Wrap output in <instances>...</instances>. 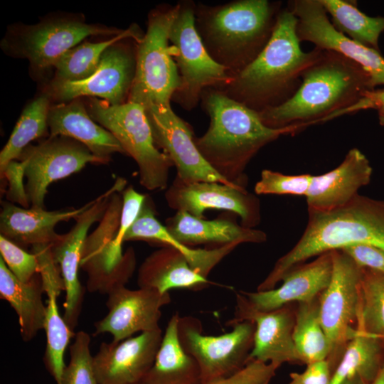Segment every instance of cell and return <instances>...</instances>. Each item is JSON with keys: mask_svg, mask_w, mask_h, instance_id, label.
I'll return each mask as SVG.
<instances>
[{"mask_svg": "<svg viewBox=\"0 0 384 384\" xmlns=\"http://www.w3.org/2000/svg\"><path fill=\"white\" fill-rule=\"evenodd\" d=\"M375 87L370 74L357 63L323 50L305 70L300 87L289 100L258 114L270 128L300 126L306 129L340 117Z\"/></svg>", "mask_w": 384, "mask_h": 384, "instance_id": "1", "label": "cell"}, {"mask_svg": "<svg viewBox=\"0 0 384 384\" xmlns=\"http://www.w3.org/2000/svg\"><path fill=\"white\" fill-rule=\"evenodd\" d=\"M201 103L210 121L206 133L195 138L196 145L221 176L240 188H246L245 171L262 148L281 136L304 129L300 126L270 128L262 122L258 112L219 89H206Z\"/></svg>", "mask_w": 384, "mask_h": 384, "instance_id": "2", "label": "cell"}, {"mask_svg": "<svg viewBox=\"0 0 384 384\" xmlns=\"http://www.w3.org/2000/svg\"><path fill=\"white\" fill-rule=\"evenodd\" d=\"M297 21L287 6L282 8L267 46L221 90L258 113L289 100L300 87L305 70L323 51L317 48L309 52L302 50Z\"/></svg>", "mask_w": 384, "mask_h": 384, "instance_id": "3", "label": "cell"}, {"mask_svg": "<svg viewBox=\"0 0 384 384\" xmlns=\"http://www.w3.org/2000/svg\"><path fill=\"white\" fill-rule=\"evenodd\" d=\"M281 1L236 0L196 3L195 27L212 58L232 77L248 66L270 40Z\"/></svg>", "mask_w": 384, "mask_h": 384, "instance_id": "4", "label": "cell"}, {"mask_svg": "<svg viewBox=\"0 0 384 384\" xmlns=\"http://www.w3.org/2000/svg\"><path fill=\"white\" fill-rule=\"evenodd\" d=\"M355 245H368L384 250L383 201L358 193L338 209L309 213L299 240L277 260L257 289H272L288 272L310 258Z\"/></svg>", "mask_w": 384, "mask_h": 384, "instance_id": "5", "label": "cell"}, {"mask_svg": "<svg viewBox=\"0 0 384 384\" xmlns=\"http://www.w3.org/2000/svg\"><path fill=\"white\" fill-rule=\"evenodd\" d=\"M124 30L86 23L82 15L55 14L36 24L8 26L0 45L5 54L28 60L31 70L36 75H42L53 67L66 51L87 37H112Z\"/></svg>", "mask_w": 384, "mask_h": 384, "instance_id": "6", "label": "cell"}, {"mask_svg": "<svg viewBox=\"0 0 384 384\" xmlns=\"http://www.w3.org/2000/svg\"><path fill=\"white\" fill-rule=\"evenodd\" d=\"M85 105L92 119L108 130L125 154L135 161L140 184L149 191L165 189L174 166L156 147L144 107L132 102L112 105L97 97H88Z\"/></svg>", "mask_w": 384, "mask_h": 384, "instance_id": "7", "label": "cell"}, {"mask_svg": "<svg viewBox=\"0 0 384 384\" xmlns=\"http://www.w3.org/2000/svg\"><path fill=\"white\" fill-rule=\"evenodd\" d=\"M177 11L178 4H164L149 12L146 31L137 43L135 76L127 102L144 108L171 105L180 85L169 41L170 29Z\"/></svg>", "mask_w": 384, "mask_h": 384, "instance_id": "8", "label": "cell"}, {"mask_svg": "<svg viewBox=\"0 0 384 384\" xmlns=\"http://www.w3.org/2000/svg\"><path fill=\"white\" fill-rule=\"evenodd\" d=\"M177 4L169 41L180 85L171 100L191 111L201 102L206 89H223L231 81L232 75L212 58L203 45L195 27L196 3L184 0Z\"/></svg>", "mask_w": 384, "mask_h": 384, "instance_id": "9", "label": "cell"}, {"mask_svg": "<svg viewBox=\"0 0 384 384\" xmlns=\"http://www.w3.org/2000/svg\"><path fill=\"white\" fill-rule=\"evenodd\" d=\"M330 282L319 296L320 319L329 344L326 358L334 373L358 325L362 267L342 250H332Z\"/></svg>", "mask_w": 384, "mask_h": 384, "instance_id": "10", "label": "cell"}, {"mask_svg": "<svg viewBox=\"0 0 384 384\" xmlns=\"http://www.w3.org/2000/svg\"><path fill=\"white\" fill-rule=\"evenodd\" d=\"M230 326L233 329L228 333L206 335L198 318L179 317V342L198 364L202 384L230 376L242 369L249 361L253 347L255 323L245 320Z\"/></svg>", "mask_w": 384, "mask_h": 384, "instance_id": "11", "label": "cell"}, {"mask_svg": "<svg viewBox=\"0 0 384 384\" xmlns=\"http://www.w3.org/2000/svg\"><path fill=\"white\" fill-rule=\"evenodd\" d=\"M122 206V195L114 192L97 226L85 240L80 266L87 274L86 287L90 293L108 294L125 286L135 270L134 248L130 247L123 252L111 245L119 227Z\"/></svg>", "mask_w": 384, "mask_h": 384, "instance_id": "12", "label": "cell"}, {"mask_svg": "<svg viewBox=\"0 0 384 384\" xmlns=\"http://www.w3.org/2000/svg\"><path fill=\"white\" fill-rule=\"evenodd\" d=\"M26 178L24 188L32 208H44L48 188L82 169L87 164H105L82 143L63 136H49L28 145L17 159Z\"/></svg>", "mask_w": 384, "mask_h": 384, "instance_id": "13", "label": "cell"}, {"mask_svg": "<svg viewBox=\"0 0 384 384\" xmlns=\"http://www.w3.org/2000/svg\"><path fill=\"white\" fill-rule=\"evenodd\" d=\"M138 42L129 38L111 45L92 76L77 82L50 80L43 93L57 103L83 97L101 98L112 105L127 102L135 76Z\"/></svg>", "mask_w": 384, "mask_h": 384, "instance_id": "14", "label": "cell"}, {"mask_svg": "<svg viewBox=\"0 0 384 384\" xmlns=\"http://www.w3.org/2000/svg\"><path fill=\"white\" fill-rule=\"evenodd\" d=\"M126 185L125 178H117L112 187L91 201L89 206L74 218L75 223L70 231L61 235L60 238L51 245L52 254L65 285L63 317L73 331L78 325L83 301L84 289L78 272L85 240L92 225L102 218L110 196L114 192H122Z\"/></svg>", "mask_w": 384, "mask_h": 384, "instance_id": "15", "label": "cell"}, {"mask_svg": "<svg viewBox=\"0 0 384 384\" xmlns=\"http://www.w3.org/2000/svg\"><path fill=\"white\" fill-rule=\"evenodd\" d=\"M144 109L154 142L173 161L177 178L186 183L208 181L235 186L204 159L196 145L192 127L173 111L171 105H152Z\"/></svg>", "mask_w": 384, "mask_h": 384, "instance_id": "16", "label": "cell"}, {"mask_svg": "<svg viewBox=\"0 0 384 384\" xmlns=\"http://www.w3.org/2000/svg\"><path fill=\"white\" fill-rule=\"evenodd\" d=\"M332 250L316 256L288 272L282 284L272 289L236 294L234 317L228 323L238 322L247 313L269 311L289 304H297L317 298L328 287L332 274Z\"/></svg>", "mask_w": 384, "mask_h": 384, "instance_id": "17", "label": "cell"}, {"mask_svg": "<svg viewBox=\"0 0 384 384\" xmlns=\"http://www.w3.org/2000/svg\"><path fill=\"white\" fill-rule=\"evenodd\" d=\"M287 7L297 18L296 33L300 43L308 41L315 48L338 53L364 68L375 87L384 85V58L380 51L338 31L319 0L289 1Z\"/></svg>", "mask_w": 384, "mask_h": 384, "instance_id": "18", "label": "cell"}, {"mask_svg": "<svg viewBox=\"0 0 384 384\" xmlns=\"http://www.w3.org/2000/svg\"><path fill=\"white\" fill-rule=\"evenodd\" d=\"M168 206L176 211H185L203 218L206 210H224L234 213L241 225L255 228L261 220L260 202L246 188L218 182L186 183L176 177L165 193Z\"/></svg>", "mask_w": 384, "mask_h": 384, "instance_id": "19", "label": "cell"}, {"mask_svg": "<svg viewBox=\"0 0 384 384\" xmlns=\"http://www.w3.org/2000/svg\"><path fill=\"white\" fill-rule=\"evenodd\" d=\"M108 313L94 324L93 336L108 333L113 342L132 337L137 332L161 329V309L171 302L169 292L149 288L130 289L121 286L108 294Z\"/></svg>", "mask_w": 384, "mask_h": 384, "instance_id": "20", "label": "cell"}, {"mask_svg": "<svg viewBox=\"0 0 384 384\" xmlns=\"http://www.w3.org/2000/svg\"><path fill=\"white\" fill-rule=\"evenodd\" d=\"M162 337L159 329L102 343L93 356L98 384H139L154 364Z\"/></svg>", "mask_w": 384, "mask_h": 384, "instance_id": "21", "label": "cell"}, {"mask_svg": "<svg viewBox=\"0 0 384 384\" xmlns=\"http://www.w3.org/2000/svg\"><path fill=\"white\" fill-rule=\"evenodd\" d=\"M373 168L358 149H350L334 169L312 176L306 195L308 213L330 212L351 201L371 180Z\"/></svg>", "mask_w": 384, "mask_h": 384, "instance_id": "22", "label": "cell"}, {"mask_svg": "<svg viewBox=\"0 0 384 384\" xmlns=\"http://www.w3.org/2000/svg\"><path fill=\"white\" fill-rule=\"evenodd\" d=\"M49 136H63L84 144L107 164L114 153L125 154L117 139L89 114L82 97L51 104L48 116Z\"/></svg>", "mask_w": 384, "mask_h": 384, "instance_id": "23", "label": "cell"}, {"mask_svg": "<svg viewBox=\"0 0 384 384\" xmlns=\"http://www.w3.org/2000/svg\"><path fill=\"white\" fill-rule=\"evenodd\" d=\"M90 203L79 208L50 211L44 208L18 207L11 202H3L0 233L21 247L52 245L61 237L55 230L56 225L74 219L89 206Z\"/></svg>", "mask_w": 384, "mask_h": 384, "instance_id": "24", "label": "cell"}, {"mask_svg": "<svg viewBox=\"0 0 384 384\" xmlns=\"http://www.w3.org/2000/svg\"><path fill=\"white\" fill-rule=\"evenodd\" d=\"M295 311L292 303L272 311L250 312L240 319L238 322L250 320L255 325L249 359L279 366L284 363L301 364L293 340Z\"/></svg>", "mask_w": 384, "mask_h": 384, "instance_id": "25", "label": "cell"}, {"mask_svg": "<svg viewBox=\"0 0 384 384\" xmlns=\"http://www.w3.org/2000/svg\"><path fill=\"white\" fill-rule=\"evenodd\" d=\"M165 226L175 239L187 246L210 244L220 247L267 240L266 233L260 230L243 227L228 218L206 220L185 211H176L166 219Z\"/></svg>", "mask_w": 384, "mask_h": 384, "instance_id": "26", "label": "cell"}, {"mask_svg": "<svg viewBox=\"0 0 384 384\" xmlns=\"http://www.w3.org/2000/svg\"><path fill=\"white\" fill-rule=\"evenodd\" d=\"M151 198L147 196L134 223L129 229L125 242L145 240L164 246H170L180 251L188 260L191 267L200 275L207 278L212 269L238 245H225L213 249L191 248L176 239L156 218V210Z\"/></svg>", "mask_w": 384, "mask_h": 384, "instance_id": "27", "label": "cell"}, {"mask_svg": "<svg viewBox=\"0 0 384 384\" xmlns=\"http://www.w3.org/2000/svg\"><path fill=\"white\" fill-rule=\"evenodd\" d=\"M137 284L140 288L166 293L177 288L201 289L208 286L210 282L191 267L180 251L164 246L151 253L141 264Z\"/></svg>", "mask_w": 384, "mask_h": 384, "instance_id": "28", "label": "cell"}, {"mask_svg": "<svg viewBox=\"0 0 384 384\" xmlns=\"http://www.w3.org/2000/svg\"><path fill=\"white\" fill-rule=\"evenodd\" d=\"M44 292L39 273L29 282L17 279L0 257V297L16 311L20 334L23 341H31L44 329L46 306L42 300Z\"/></svg>", "mask_w": 384, "mask_h": 384, "instance_id": "29", "label": "cell"}, {"mask_svg": "<svg viewBox=\"0 0 384 384\" xmlns=\"http://www.w3.org/2000/svg\"><path fill=\"white\" fill-rule=\"evenodd\" d=\"M179 317L176 313L169 319L154 364L139 384H202L198 364L179 342Z\"/></svg>", "mask_w": 384, "mask_h": 384, "instance_id": "30", "label": "cell"}, {"mask_svg": "<svg viewBox=\"0 0 384 384\" xmlns=\"http://www.w3.org/2000/svg\"><path fill=\"white\" fill-rule=\"evenodd\" d=\"M384 363V339L357 329L348 343L331 384L357 376L371 384Z\"/></svg>", "mask_w": 384, "mask_h": 384, "instance_id": "31", "label": "cell"}, {"mask_svg": "<svg viewBox=\"0 0 384 384\" xmlns=\"http://www.w3.org/2000/svg\"><path fill=\"white\" fill-rule=\"evenodd\" d=\"M144 33L137 26L117 36L100 42H85L66 51L55 63V75L51 80L55 82H77L92 76L97 70L104 51L111 45L129 38L140 41Z\"/></svg>", "mask_w": 384, "mask_h": 384, "instance_id": "32", "label": "cell"}, {"mask_svg": "<svg viewBox=\"0 0 384 384\" xmlns=\"http://www.w3.org/2000/svg\"><path fill=\"white\" fill-rule=\"evenodd\" d=\"M334 27L351 39L379 51L378 39L384 31V17H370L357 4L346 0H319Z\"/></svg>", "mask_w": 384, "mask_h": 384, "instance_id": "33", "label": "cell"}, {"mask_svg": "<svg viewBox=\"0 0 384 384\" xmlns=\"http://www.w3.org/2000/svg\"><path fill=\"white\" fill-rule=\"evenodd\" d=\"M50 105V97L43 92L23 109L10 137L0 152L1 174L11 161L18 158L31 142L47 134Z\"/></svg>", "mask_w": 384, "mask_h": 384, "instance_id": "34", "label": "cell"}, {"mask_svg": "<svg viewBox=\"0 0 384 384\" xmlns=\"http://www.w3.org/2000/svg\"><path fill=\"white\" fill-rule=\"evenodd\" d=\"M293 340L301 364L327 358L329 344L321 323L319 297L296 304Z\"/></svg>", "mask_w": 384, "mask_h": 384, "instance_id": "35", "label": "cell"}, {"mask_svg": "<svg viewBox=\"0 0 384 384\" xmlns=\"http://www.w3.org/2000/svg\"><path fill=\"white\" fill-rule=\"evenodd\" d=\"M45 291L48 299L43 329L46 336L43 361L56 384H60L65 366L64 354L70 339L75 337V334L70 329L58 311L57 299L62 291L56 288H50Z\"/></svg>", "mask_w": 384, "mask_h": 384, "instance_id": "36", "label": "cell"}, {"mask_svg": "<svg viewBox=\"0 0 384 384\" xmlns=\"http://www.w3.org/2000/svg\"><path fill=\"white\" fill-rule=\"evenodd\" d=\"M357 329L384 339V274L362 267Z\"/></svg>", "mask_w": 384, "mask_h": 384, "instance_id": "37", "label": "cell"}, {"mask_svg": "<svg viewBox=\"0 0 384 384\" xmlns=\"http://www.w3.org/2000/svg\"><path fill=\"white\" fill-rule=\"evenodd\" d=\"M90 336L83 331L75 334L69 346L70 360L63 370L60 384H98L90 349Z\"/></svg>", "mask_w": 384, "mask_h": 384, "instance_id": "38", "label": "cell"}, {"mask_svg": "<svg viewBox=\"0 0 384 384\" xmlns=\"http://www.w3.org/2000/svg\"><path fill=\"white\" fill-rule=\"evenodd\" d=\"M312 176L309 174L287 175L278 171L264 169L255 186L257 195H292L306 196Z\"/></svg>", "mask_w": 384, "mask_h": 384, "instance_id": "39", "label": "cell"}, {"mask_svg": "<svg viewBox=\"0 0 384 384\" xmlns=\"http://www.w3.org/2000/svg\"><path fill=\"white\" fill-rule=\"evenodd\" d=\"M1 257L13 274L23 282H29L38 273L37 258L21 247L0 235Z\"/></svg>", "mask_w": 384, "mask_h": 384, "instance_id": "40", "label": "cell"}, {"mask_svg": "<svg viewBox=\"0 0 384 384\" xmlns=\"http://www.w3.org/2000/svg\"><path fill=\"white\" fill-rule=\"evenodd\" d=\"M280 366L249 359L237 373L208 384H270Z\"/></svg>", "mask_w": 384, "mask_h": 384, "instance_id": "41", "label": "cell"}, {"mask_svg": "<svg viewBox=\"0 0 384 384\" xmlns=\"http://www.w3.org/2000/svg\"><path fill=\"white\" fill-rule=\"evenodd\" d=\"M342 250L361 267L384 274V250L368 245H355Z\"/></svg>", "mask_w": 384, "mask_h": 384, "instance_id": "42", "label": "cell"}, {"mask_svg": "<svg viewBox=\"0 0 384 384\" xmlns=\"http://www.w3.org/2000/svg\"><path fill=\"white\" fill-rule=\"evenodd\" d=\"M288 384H331L333 372L326 359L306 365L302 373H291Z\"/></svg>", "mask_w": 384, "mask_h": 384, "instance_id": "43", "label": "cell"}, {"mask_svg": "<svg viewBox=\"0 0 384 384\" xmlns=\"http://www.w3.org/2000/svg\"><path fill=\"white\" fill-rule=\"evenodd\" d=\"M1 178L6 177L9 183V189L7 192V199L11 202L20 203L23 208H28V201L23 179L24 178L23 169L20 161H13L1 174Z\"/></svg>", "mask_w": 384, "mask_h": 384, "instance_id": "44", "label": "cell"}, {"mask_svg": "<svg viewBox=\"0 0 384 384\" xmlns=\"http://www.w3.org/2000/svg\"><path fill=\"white\" fill-rule=\"evenodd\" d=\"M368 109H375L378 112H384V89H374L366 92L358 102L342 112L340 117Z\"/></svg>", "mask_w": 384, "mask_h": 384, "instance_id": "45", "label": "cell"}, {"mask_svg": "<svg viewBox=\"0 0 384 384\" xmlns=\"http://www.w3.org/2000/svg\"><path fill=\"white\" fill-rule=\"evenodd\" d=\"M342 384H368L366 383L361 378L355 376L350 378L346 379L344 380Z\"/></svg>", "mask_w": 384, "mask_h": 384, "instance_id": "46", "label": "cell"}, {"mask_svg": "<svg viewBox=\"0 0 384 384\" xmlns=\"http://www.w3.org/2000/svg\"><path fill=\"white\" fill-rule=\"evenodd\" d=\"M371 384H384V363L379 373Z\"/></svg>", "mask_w": 384, "mask_h": 384, "instance_id": "47", "label": "cell"}, {"mask_svg": "<svg viewBox=\"0 0 384 384\" xmlns=\"http://www.w3.org/2000/svg\"><path fill=\"white\" fill-rule=\"evenodd\" d=\"M378 119L380 124L384 126V112H378Z\"/></svg>", "mask_w": 384, "mask_h": 384, "instance_id": "48", "label": "cell"}]
</instances>
